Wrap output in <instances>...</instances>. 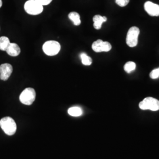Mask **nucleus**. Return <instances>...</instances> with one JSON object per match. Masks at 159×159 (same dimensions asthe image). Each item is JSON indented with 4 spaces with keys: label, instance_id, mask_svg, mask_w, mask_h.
Listing matches in <instances>:
<instances>
[{
    "label": "nucleus",
    "instance_id": "nucleus-1",
    "mask_svg": "<svg viewBox=\"0 0 159 159\" xmlns=\"http://www.w3.org/2000/svg\"><path fill=\"white\" fill-rule=\"evenodd\" d=\"M0 127L8 136L14 134L17 130V125L14 119L10 117H5L1 119Z\"/></svg>",
    "mask_w": 159,
    "mask_h": 159
},
{
    "label": "nucleus",
    "instance_id": "nucleus-2",
    "mask_svg": "<svg viewBox=\"0 0 159 159\" xmlns=\"http://www.w3.org/2000/svg\"><path fill=\"white\" fill-rule=\"evenodd\" d=\"M24 10L30 15L36 16L43 11V6L35 0H29L24 4Z\"/></svg>",
    "mask_w": 159,
    "mask_h": 159
},
{
    "label": "nucleus",
    "instance_id": "nucleus-3",
    "mask_svg": "<svg viewBox=\"0 0 159 159\" xmlns=\"http://www.w3.org/2000/svg\"><path fill=\"white\" fill-rule=\"evenodd\" d=\"M61 49V46L56 41H48L43 44V50L46 55L54 56L57 55Z\"/></svg>",
    "mask_w": 159,
    "mask_h": 159
},
{
    "label": "nucleus",
    "instance_id": "nucleus-4",
    "mask_svg": "<svg viewBox=\"0 0 159 159\" xmlns=\"http://www.w3.org/2000/svg\"><path fill=\"white\" fill-rule=\"evenodd\" d=\"M36 97V93L34 89L29 87L25 89L20 96V100L23 104L30 106L34 102Z\"/></svg>",
    "mask_w": 159,
    "mask_h": 159
},
{
    "label": "nucleus",
    "instance_id": "nucleus-5",
    "mask_svg": "<svg viewBox=\"0 0 159 159\" xmlns=\"http://www.w3.org/2000/svg\"><path fill=\"white\" fill-rule=\"evenodd\" d=\"M139 107L143 110H150L156 111L159 110V101L151 97H146L139 103Z\"/></svg>",
    "mask_w": 159,
    "mask_h": 159
},
{
    "label": "nucleus",
    "instance_id": "nucleus-6",
    "mask_svg": "<svg viewBox=\"0 0 159 159\" xmlns=\"http://www.w3.org/2000/svg\"><path fill=\"white\" fill-rule=\"evenodd\" d=\"M140 34V30L137 27H132L128 31L126 43L130 47H134L137 45L138 37Z\"/></svg>",
    "mask_w": 159,
    "mask_h": 159
},
{
    "label": "nucleus",
    "instance_id": "nucleus-7",
    "mask_svg": "<svg viewBox=\"0 0 159 159\" xmlns=\"http://www.w3.org/2000/svg\"><path fill=\"white\" fill-rule=\"evenodd\" d=\"M112 47L110 43L103 41L102 40H97L92 44V49L96 52H108L111 50Z\"/></svg>",
    "mask_w": 159,
    "mask_h": 159
},
{
    "label": "nucleus",
    "instance_id": "nucleus-8",
    "mask_svg": "<svg viewBox=\"0 0 159 159\" xmlns=\"http://www.w3.org/2000/svg\"><path fill=\"white\" fill-rule=\"evenodd\" d=\"M13 71L12 66L10 64L4 63L0 66V79L6 81L9 79Z\"/></svg>",
    "mask_w": 159,
    "mask_h": 159
},
{
    "label": "nucleus",
    "instance_id": "nucleus-9",
    "mask_svg": "<svg viewBox=\"0 0 159 159\" xmlns=\"http://www.w3.org/2000/svg\"><path fill=\"white\" fill-rule=\"evenodd\" d=\"M144 10L151 16H159V5L151 1H147L144 4Z\"/></svg>",
    "mask_w": 159,
    "mask_h": 159
},
{
    "label": "nucleus",
    "instance_id": "nucleus-10",
    "mask_svg": "<svg viewBox=\"0 0 159 159\" xmlns=\"http://www.w3.org/2000/svg\"><path fill=\"white\" fill-rule=\"evenodd\" d=\"M6 51L9 56L12 57H16L20 54L21 50L20 47L17 44L10 43Z\"/></svg>",
    "mask_w": 159,
    "mask_h": 159
},
{
    "label": "nucleus",
    "instance_id": "nucleus-11",
    "mask_svg": "<svg viewBox=\"0 0 159 159\" xmlns=\"http://www.w3.org/2000/svg\"><path fill=\"white\" fill-rule=\"evenodd\" d=\"M94 24L93 26L94 29L96 30H100L102 27V23L107 21V18L106 17H102L100 15H96L93 18Z\"/></svg>",
    "mask_w": 159,
    "mask_h": 159
},
{
    "label": "nucleus",
    "instance_id": "nucleus-12",
    "mask_svg": "<svg viewBox=\"0 0 159 159\" xmlns=\"http://www.w3.org/2000/svg\"><path fill=\"white\" fill-rule=\"evenodd\" d=\"M68 18L73 23H74L75 25L78 26L80 25L81 20H80V16L79 13L76 12H71L68 14Z\"/></svg>",
    "mask_w": 159,
    "mask_h": 159
},
{
    "label": "nucleus",
    "instance_id": "nucleus-13",
    "mask_svg": "<svg viewBox=\"0 0 159 159\" xmlns=\"http://www.w3.org/2000/svg\"><path fill=\"white\" fill-rule=\"evenodd\" d=\"M68 113L69 115L73 117H79L83 114V110L80 107L74 106L68 109Z\"/></svg>",
    "mask_w": 159,
    "mask_h": 159
},
{
    "label": "nucleus",
    "instance_id": "nucleus-14",
    "mask_svg": "<svg viewBox=\"0 0 159 159\" xmlns=\"http://www.w3.org/2000/svg\"><path fill=\"white\" fill-rule=\"evenodd\" d=\"M10 43H11L8 37L5 36L0 37V50L6 51Z\"/></svg>",
    "mask_w": 159,
    "mask_h": 159
},
{
    "label": "nucleus",
    "instance_id": "nucleus-15",
    "mask_svg": "<svg viewBox=\"0 0 159 159\" xmlns=\"http://www.w3.org/2000/svg\"><path fill=\"white\" fill-rule=\"evenodd\" d=\"M81 63L84 66H90L92 64V59L90 57L88 56L85 53H82L80 55Z\"/></svg>",
    "mask_w": 159,
    "mask_h": 159
},
{
    "label": "nucleus",
    "instance_id": "nucleus-16",
    "mask_svg": "<svg viewBox=\"0 0 159 159\" xmlns=\"http://www.w3.org/2000/svg\"><path fill=\"white\" fill-rule=\"evenodd\" d=\"M136 63L133 61H129L125 63L124 66V70L127 73H130L131 71H134L136 69Z\"/></svg>",
    "mask_w": 159,
    "mask_h": 159
},
{
    "label": "nucleus",
    "instance_id": "nucleus-17",
    "mask_svg": "<svg viewBox=\"0 0 159 159\" xmlns=\"http://www.w3.org/2000/svg\"><path fill=\"white\" fill-rule=\"evenodd\" d=\"M150 77L152 79H157L159 77V68L154 69L150 73Z\"/></svg>",
    "mask_w": 159,
    "mask_h": 159
},
{
    "label": "nucleus",
    "instance_id": "nucleus-18",
    "mask_svg": "<svg viewBox=\"0 0 159 159\" xmlns=\"http://www.w3.org/2000/svg\"><path fill=\"white\" fill-rule=\"evenodd\" d=\"M129 1L130 0H116V3L120 7H123L127 6L129 4Z\"/></svg>",
    "mask_w": 159,
    "mask_h": 159
},
{
    "label": "nucleus",
    "instance_id": "nucleus-19",
    "mask_svg": "<svg viewBox=\"0 0 159 159\" xmlns=\"http://www.w3.org/2000/svg\"><path fill=\"white\" fill-rule=\"evenodd\" d=\"M39 2L42 6H47L50 4L52 0H35Z\"/></svg>",
    "mask_w": 159,
    "mask_h": 159
},
{
    "label": "nucleus",
    "instance_id": "nucleus-20",
    "mask_svg": "<svg viewBox=\"0 0 159 159\" xmlns=\"http://www.w3.org/2000/svg\"><path fill=\"white\" fill-rule=\"evenodd\" d=\"M2 6V0H0V8Z\"/></svg>",
    "mask_w": 159,
    "mask_h": 159
}]
</instances>
